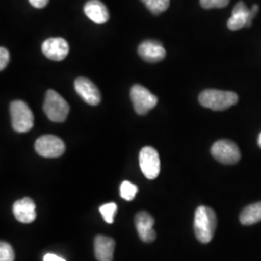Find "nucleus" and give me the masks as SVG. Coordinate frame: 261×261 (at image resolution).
<instances>
[{
  "label": "nucleus",
  "mask_w": 261,
  "mask_h": 261,
  "mask_svg": "<svg viewBox=\"0 0 261 261\" xmlns=\"http://www.w3.org/2000/svg\"><path fill=\"white\" fill-rule=\"evenodd\" d=\"M217 223V216L213 209L207 206L197 207L194 222L196 239L203 244L210 242L214 237Z\"/></svg>",
  "instance_id": "nucleus-1"
},
{
  "label": "nucleus",
  "mask_w": 261,
  "mask_h": 261,
  "mask_svg": "<svg viewBox=\"0 0 261 261\" xmlns=\"http://www.w3.org/2000/svg\"><path fill=\"white\" fill-rule=\"evenodd\" d=\"M199 103L216 112L225 111L238 102V95L231 91L206 89L198 97Z\"/></svg>",
  "instance_id": "nucleus-2"
},
{
  "label": "nucleus",
  "mask_w": 261,
  "mask_h": 261,
  "mask_svg": "<svg viewBox=\"0 0 261 261\" xmlns=\"http://www.w3.org/2000/svg\"><path fill=\"white\" fill-rule=\"evenodd\" d=\"M13 129L18 133H27L34 125V116L30 108L22 101H14L10 105Z\"/></svg>",
  "instance_id": "nucleus-3"
},
{
  "label": "nucleus",
  "mask_w": 261,
  "mask_h": 261,
  "mask_svg": "<svg viewBox=\"0 0 261 261\" xmlns=\"http://www.w3.org/2000/svg\"><path fill=\"white\" fill-rule=\"evenodd\" d=\"M70 107L64 98L53 89L47 90L44 102V112L50 121L64 122Z\"/></svg>",
  "instance_id": "nucleus-4"
},
{
  "label": "nucleus",
  "mask_w": 261,
  "mask_h": 261,
  "mask_svg": "<svg viewBox=\"0 0 261 261\" xmlns=\"http://www.w3.org/2000/svg\"><path fill=\"white\" fill-rule=\"evenodd\" d=\"M130 100L135 111L140 115L148 113L158 103V98L140 84H136L132 87Z\"/></svg>",
  "instance_id": "nucleus-5"
},
{
  "label": "nucleus",
  "mask_w": 261,
  "mask_h": 261,
  "mask_svg": "<svg viewBox=\"0 0 261 261\" xmlns=\"http://www.w3.org/2000/svg\"><path fill=\"white\" fill-rule=\"evenodd\" d=\"M211 154L218 162L224 165H234L241 158L238 146L233 141L228 140L216 141L211 147Z\"/></svg>",
  "instance_id": "nucleus-6"
},
{
  "label": "nucleus",
  "mask_w": 261,
  "mask_h": 261,
  "mask_svg": "<svg viewBox=\"0 0 261 261\" xmlns=\"http://www.w3.org/2000/svg\"><path fill=\"white\" fill-rule=\"evenodd\" d=\"M35 150L44 158H58L65 152L63 140L54 135H45L40 137L35 142Z\"/></svg>",
  "instance_id": "nucleus-7"
},
{
  "label": "nucleus",
  "mask_w": 261,
  "mask_h": 261,
  "mask_svg": "<svg viewBox=\"0 0 261 261\" xmlns=\"http://www.w3.org/2000/svg\"><path fill=\"white\" fill-rule=\"evenodd\" d=\"M257 12L258 6L256 4L250 10L243 1L238 2L234 6L231 17L227 20V28L230 30H239L244 27H251L252 19Z\"/></svg>",
  "instance_id": "nucleus-8"
},
{
  "label": "nucleus",
  "mask_w": 261,
  "mask_h": 261,
  "mask_svg": "<svg viewBox=\"0 0 261 261\" xmlns=\"http://www.w3.org/2000/svg\"><path fill=\"white\" fill-rule=\"evenodd\" d=\"M140 169L144 176L153 180L158 177L161 171V161L158 151L151 147H143L140 153Z\"/></svg>",
  "instance_id": "nucleus-9"
},
{
  "label": "nucleus",
  "mask_w": 261,
  "mask_h": 261,
  "mask_svg": "<svg viewBox=\"0 0 261 261\" xmlns=\"http://www.w3.org/2000/svg\"><path fill=\"white\" fill-rule=\"evenodd\" d=\"M155 220L148 212L140 211L135 217V225L141 241L145 243L154 242L156 232L153 229Z\"/></svg>",
  "instance_id": "nucleus-10"
},
{
  "label": "nucleus",
  "mask_w": 261,
  "mask_h": 261,
  "mask_svg": "<svg viewBox=\"0 0 261 261\" xmlns=\"http://www.w3.org/2000/svg\"><path fill=\"white\" fill-rule=\"evenodd\" d=\"M42 51L48 59L61 61L69 54V45L63 38H49L43 43Z\"/></svg>",
  "instance_id": "nucleus-11"
},
{
  "label": "nucleus",
  "mask_w": 261,
  "mask_h": 261,
  "mask_svg": "<svg viewBox=\"0 0 261 261\" xmlns=\"http://www.w3.org/2000/svg\"><path fill=\"white\" fill-rule=\"evenodd\" d=\"M13 213L19 223L31 224L37 217L36 204L30 197H23L14 203Z\"/></svg>",
  "instance_id": "nucleus-12"
},
{
  "label": "nucleus",
  "mask_w": 261,
  "mask_h": 261,
  "mask_svg": "<svg viewBox=\"0 0 261 261\" xmlns=\"http://www.w3.org/2000/svg\"><path fill=\"white\" fill-rule=\"evenodd\" d=\"M75 89L88 105L97 106L101 102V94L98 87L88 79L77 77L75 82Z\"/></svg>",
  "instance_id": "nucleus-13"
},
{
  "label": "nucleus",
  "mask_w": 261,
  "mask_h": 261,
  "mask_svg": "<svg viewBox=\"0 0 261 261\" xmlns=\"http://www.w3.org/2000/svg\"><path fill=\"white\" fill-rule=\"evenodd\" d=\"M138 51L143 60L152 63L163 60L167 54L162 43L152 40L142 42L139 47Z\"/></svg>",
  "instance_id": "nucleus-14"
},
{
  "label": "nucleus",
  "mask_w": 261,
  "mask_h": 261,
  "mask_svg": "<svg viewBox=\"0 0 261 261\" xmlns=\"http://www.w3.org/2000/svg\"><path fill=\"white\" fill-rule=\"evenodd\" d=\"M115 241L103 235H98L94 240V252L98 261L113 260Z\"/></svg>",
  "instance_id": "nucleus-15"
},
{
  "label": "nucleus",
  "mask_w": 261,
  "mask_h": 261,
  "mask_svg": "<svg viewBox=\"0 0 261 261\" xmlns=\"http://www.w3.org/2000/svg\"><path fill=\"white\" fill-rule=\"evenodd\" d=\"M86 17L97 24H103L110 19V14L106 5L100 0H89L84 5Z\"/></svg>",
  "instance_id": "nucleus-16"
},
{
  "label": "nucleus",
  "mask_w": 261,
  "mask_h": 261,
  "mask_svg": "<svg viewBox=\"0 0 261 261\" xmlns=\"http://www.w3.org/2000/svg\"><path fill=\"white\" fill-rule=\"evenodd\" d=\"M239 220L244 225H252L259 223L261 221V201L245 207L240 214Z\"/></svg>",
  "instance_id": "nucleus-17"
},
{
  "label": "nucleus",
  "mask_w": 261,
  "mask_h": 261,
  "mask_svg": "<svg viewBox=\"0 0 261 261\" xmlns=\"http://www.w3.org/2000/svg\"><path fill=\"white\" fill-rule=\"evenodd\" d=\"M169 0H144L143 4L151 13L159 15L168 10L169 7Z\"/></svg>",
  "instance_id": "nucleus-18"
},
{
  "label": "nucleus",
  "mask_w": 261,
  "mask_h": 261,
  "mask_svg": "<svg viewBox=\"0 0 261 261\" xmlns=\"http://www.w3.org/2000/svg\"><path fill=\"white\" fill-rule=\"evenodd\" d=\"M138 186L130 183V181H124L120 186V196L123 199L130 201L138 194Z\"/></svg>",
  "instance_id": "nucleus-19"
},
{
  "label": "nucleus",
  "mask_w": 261,
  "mask_h": 261,
  "mask_svg": "<svg viewBox=\"0 0 261 261\" xmlns=\"http://www.w3.org/2000/svg\"><path fill=\"white\" fill-rule=\"evenodd\" d=\"M100 213L102 215L103 220L108 224H112L114 222V216L117 211V205L114 202L107 203L100 207Z\"/></svg>",
  "instance_id": "nucleus-20"
},
{
  "label": "nucleus",
  "mask_w": 261,
  "mask_h": 261,
  "mask_svg": "<svg viewBox=\"0 0 261 261\" xmlns=\"http://www.w3.org/2000/svg\"><path fill=\"white\" fill-rule=\"evenodd\" d=\"M15 260V252L9 243H0V261Z\"/></svg>",
  "instance_id": "nucleus-21"
},
{
  "label": "nucleus",
  "mask_w": 261,
  "mask_h": 261,
  "mask_svg": "<svg viewBox=\"0 0 261 261\" xmlns=\"http://www.w3.org/2000/svg\"><path fill=\"white\" fill-rule=\"evenodd\" d=\"M200 5L204 9H212V8H224L227 6L229 0H199Z\"/></svg>",
  "instance_id": "nucleus-22"
},
{
  "label": "nucleus",
  "mask_w": 261,
  "mask_h": 261,
  "mask_svg": "<svg viewBox=\"0 0 261 261\" xmlns=\"http://www.w3.org/2000/svg\"><path fill=\"white\" fill-rule=\"evenodd\" d=\"M10 61L9 51L7 50V48L1 47L0 48V70L3 71L6 66L8 65Z\"/></svg>",
  "instance_id": "nucleus-23"
},
{
  "label": "nucleus",
  "mask_w": 261,
  "mask_h": 261,
  "mask_svg": "<svg viewBox=\"0 0 261 261\" xmlns=\"http://www.w3.org/2000/svg\"><path fill=\"white\" fill-rule=\"evenodd\" d=\"M29 2L33 7L41 9V8H44L47 6L48 0H29Z\"/></svg>",
  "instance_id": "nucleus-24"
},
{
  "label": "nucleus",
  "mask_w": 261,
  "mask_h": 261,
  "mask_svg": "<svg viewBox=\"0 0 261 261\" xmlns=\"http://www.w3.org/2000/svg\"><path fill=\"white\" fill-rule=\"evenodd\" d=\"M43 260L66 261V259H64V258H63V257H61V256H58V255H56V254H55V253H47V254H45V256H44Z\"/></svg>",
  "instance_id": "nucleus-25"
},
{
  "label": "nucleus",
  "mask_w": 261,
  "mask_h": 261,
  "mask_svg": "<svg viewBox=\"0 0 261 261\" xmlns=\"http://www.w3.org/2000/svg\"><path fill=\"white\" fill-rule=\"evenodd\" d=\"M257 143H258V146L261 148V133L258 136V140H257Z\"/></svg>",
  "instance_id": "nucleus-26"
},
{
  "label": "nucleus",
  "mask_w": 261,
  "mask_h": 261,
  "mask_svg": "<svg viewBox=\"0 0 261 261\" xmlns=\"http://www.w3.org/2000/svg\"><path fill=\"white\" fill-rule=\"evenodd\" d=\"M140 1H141V2H142V3H143V2H144V0H140Z\"/></svg>",
  "instance_id": "nucleus-27"
}]
</instances>
